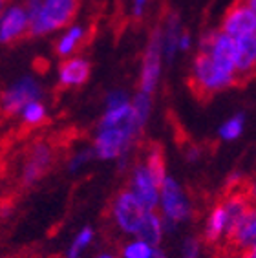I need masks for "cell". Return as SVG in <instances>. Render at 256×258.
I'll return each instance as SVG.
<instances>
[{
	"label": "cell",
	"instance_id": "6da1fadb",
	"mask_svg": "<svg viewBox=\"0 0 256 258\" xmlns=\"http://www.w3.org/2000/svg\"><path fill=\"white\" fill-rule=\"evenodd\" d=\"M138 128H141V124L134 106L126 104L117 110H108L99 123L95 152L103 159L117 158L132 141Z\"/></svg>",
	"mask_w": 256,
	"mask_h": 258
},
{
	"label": "cell",
	"instance_id": "7a4b0ae2",
	"mask_svg": "<svg viewBox=\"0 0 256 258\" xmlns=\"http://www.w3.org/2000/svg\"><path fill=\"white\" fill-rule=\"evenodd\" d=\"M234 83H236V77L220 72L207 51L198 53L194 66H192V75L188 79V85L198 99H207L212 94H216Z\"/></svg>",
	"mask_w": 256,
	"mask_h": 258
},
{
	"label": "cell",
	"instance_id": "3957f363",
	"mask_svg": "<svg viewBox=\"0 0 256 258\" xmlns=\"http://www.w3.org/2000/svg\"><path fill=\"white\" fill-rule=\"evenodd\" d=\"M81 0H44L42 10L30 20V35H42L64 28L74 20Z\"/></svg>",
	"mask_w": 256,
	"mask_h": 258
},
{
	"label": "cell",
	"instance_id": "277c9868",
	"mask_svg": "<svg viewBox=\"0 0 256 258\" xmlns=\"http://www.w3.org/2000/svg\"><path fill=\"white\" fill-rule=\"evenodd\" d=\"M147 209L132 190H121L112 202V218L121 231L128 234H138L143 224Z\"/></svg>",
	"mask_w": 256,
	"mask_h": 258
},
{
	"label": "cell",
	"instance_id": "5b68a950",
	"mask_svg": "<svg viewBox=\"0 0 256 258\" xmlns=\"http://www.w3.org/2000/svg\"><path fill=\"white\" fill-rule=\"evenodd\" d=\"M202 51H207L212 57V62L220 72L236 77V42L231 35L220 31H212L203 39ZM238 83V77H236Z\"/></svg>",
	"mask_w": 256,
	"mask_h": 258
},
{
	"label": "cell",
	"instance_id": "8992f818",
	"mask_svg": "<svg viewBox=\"0 0 256 258\" xmlns=\"http://www.w3.org/2000/svg\"><path fill=\"white\" fill-rule=\"evenodd\" d=\"M55 159H57V145L42 143V141L31 145L28 154H26L22 170H20L22 185H31L39 178H42L51 169Z\"/></svg>",
	"mask_w": 256,
	"mask_h": 258
},
{
	"label": "cell",
	"instance_id": "52a82bcc",
	"mask_svg": "<svg viewBox=\"0 0 256 258\" xmlns=\"http://www.w3.org/2000/svg\"><path fill=\"white\" fill-rule=\"evenodd\" d=\"M40 97V88L37 86V83L31 79H22L19 81L13 88H10L4 94V103H2V112L4 117H15L17 114H20V110H24L26 104H30L31 101H39Z\"/></svg>",
	"mask_w": 256,
	"mask_h": 258
},
{
	"label": "cell",
	"instance_id": "ba28073f",
	"mask_svg": "<svg viewBox=\"0 0 256 258\" xmlns=\"http://www.w3.org/2000/svg\"><path fill=\"white\" fill-rule=\"evenodd\" d=\"M222 31L236 39L240 35L252 33L256 31V13L241 0H236L234 4L227 10L222 22Z\"/></svg>",
	"mask_w": 256,
	"mask_h": 258
},
{
	"label": "cell",
	"instance_id": "9c48e42d",
	"mask_svg": "<svg viewBox=\"0 0 256 258\" xmlns=\"http://www.w3.org/2000/svg\"><path fill=\"white\" fill-rule=\"evenodd\" d=\"M132 192L138 196V200L143 204V207L147 211H152L158 205L159 198V185L154 181L152 174L148 172L147 165L138 163L132 174Z\"/></svg>",
	"mask_w": 256,
	"mask_h": 258
},
{
	"label": "cell",
	"instance_id": "30bf717a",
	"mask_svg": "<svg viewBox=\"0 0 256 258\" xmlns=\"http://www.w3.org/2000/svg\"><path fill=\"white\" fill-rule=\"evenodd\" d=\"M30 35V17L26 11L24 6H13L6 11L2 17V42L4 44H11L15 40L22 39L24 35Z\"/></svg>",
	"mask_w": 256,
	"mask_h": 258
},
{
	"label": "cell",
	"instance_id": "8fae6325",
	"mask_svg": "<svg viewBox=\"0 0 256 258\" xmlns=\"http://www.w3.org/2000/svg\"><path fill=\"white\" fill-rule=\"evenodd\" d=\"M161 204L163 213L170 222H179V220L187 218L188 204L185 202L181 190H179L174 179L167 178L165 183L161 185Z\"/></svg>",
	"mask_w": 256,
	"mask_h": 258
},
{
	"label": "cell",
	"instance_id": "7c38bea8",
	"mask_svg": "<svg viewBox=\"0 0 256 258\" xmlns=\"http://www.w3.org/2000/svg\"><path fill=\"white\" fill-rule=\"evenodd\" d=\"M159 30L154 31V35L150 37V44L147 48L143 60V72H141V79H139V86L141 92L150 94L156 88L159 75Z\"/></svg>",
	"mask_w": 256,
	"mask_h": 258
},
{
	"label": "cell",
	"instance_id": "4fadbf2b",
	"mask_svg": "<svg viewBox=\"0 0 256 258\" xmlns=\"http://www.w3.org/2000/svg\"><path fill=\"white\" fill-rule=\"evenodd\" d=\"M236 42V77L249 75L256 68V31L240 35Z\"/></svg>",
	"mask_w": 256,
	"mask_h": 258
},
{
	"label": "cell",
	"instance_id": "5bb4252c",
	"mask_svg": "<svg viewBox=\"0 0 256 258\" xmlns=\"http://www.w3.org/2000/svg\"><path fill=\"white\" fill-rule=\"evenodd\" d=\"M90 75V62L81 57H72L64 59L59 68V81L60 86L70 88V86H81Z\"/></svg>",
	"mask_w": 256,
	"mask_h": 258
},
{
	"label": "cell",
	"instance_id": "9a60e30c",
	"mask_svg": "<svg viewBox=\"0 0 256 258\" xmlns=\"http://www.w3.org/2000/svg\"><path fill=\"white\" fill-rule=\"evenodd\" d=\"M227 224H229V216H227V209L223 200H220L214 207L207 220V227H205V242L209 245H214L220 240H223L227 233Z\"/></svg>",
	"mask_w": 256,
	"mask_h": 258
},
{
	"label": "cell",
	"instance_id": "2e32d148",
	"mask_svg": "<svg viewBox=\"0 0 256 258\" xmlns=\"http://www.w3.org/2000/svg\"><path fill=\"white\" fill-rule=\"evenodd\" d=\"M143 163L147 165L148 172L152 174L154 181L159 185L165 183V156H163V149L159 143H148L147 145V152H145Z\"/></svg>",
	"mask_w": 256,
	"mask_h": 258
},
{
	"label": "cell",
	"instance_id": "e0dca14e",
	"mask_svg": "<svg viewBox=\"0 0 256 258\" xmlns=\"http://www.w3.org/2000/svg\"><path fill=\"white\" fill-rule=\"evenodd\" d=\"M138 236L139 240H143V242L150 243V245H158L159 240H161V220L156 213L152 211H147L145 214V220L141 227L138 231Z\"/></svg>",
	"mask_w": 256,
	"mask_h": 258
},
{
	"label": "cell",
	"instance_id": "ac0fdd59",
	"mask_svg": "<svg viewBox=\"0 0 256 258\" xmlns=\"http://www.w3.org/2000/svg\"><path fill=\"white\" fill-rule=\"evenodd\" d=\"M83 39H84V28L74 26V28H70V30L60 37L57 46H55V50H57V53H59L60 57H68V55H72L79 48Z\"/></svg>",
	"mask_w": 256,
	"mask_h": 258
},
{
	"label": "cell",
	"instance_id": "d6986e66",
	"mask_svg": "<svg viewBox=\"0 0 256 258\" xmlns=\"http://www.w3.org/2000/svg\"><path fill=\"white\" fill-rule=\"evenodd\" d=\"M22 121H24V128H37L40 123L46 121V110L39 101H31L26 104L22 110Z\"/></svg>",
	"mask_w": 256,
	"mask_h": 258
},
{
	"label": "cell",
	"instance_id": "ffe728a7",
	"mask_svg": "<svg viewBox=\"0 0 256 258\" xmlns=\"http://www.w3.org/2000/svg\"><path fill=\"white\" fill-rule=\"evenodd\" d=\"M152 253H154V247L150 245V243L143 242V240L128 243L126 247L123 249L124 258H150Z\"/></svg>",
	"mask_w": 256,
	"mask_h": 258
},
{
	"label": "cell",
	"instance_id": "44dd1931",
	"mask_svg": "<svg viewBox=\"0 0 256 258\" xmlns=\"http://www.w3.org/2000/svg\"><path fill=\"white\" fill-rule=\"evenodd\" d=\"M241 128H243V117L236 115L232 117L231 121H227L222 126V138L223 139H234L241 134Z\"/></svg>",
	"mask_w": 256,
	"mask_h": 258
},
{
	"label": "cell",
	"instance_id": "7402d4cb",
	"mask_svg": "<svg viewBox=\"0 0 256 258\" xmlns=\"http://www.w3.org/2000/svg\"><path fill=\"white\" fill-rule=\"evenodd\" d=\"M90 240H92V229H83L79 233V236L75 238L74 245H72V249H70V253H68V258H79L81 251H83L86 245L90 243Z\"/></svg>",
	"mask_w": 256,
	"mask_h": 258
},
{
	"label": "cell",
	"instance_id": "603a6c76",
	"mask_svg": "<svg viewBox=\"0 0 256 258\" xmlns=\"http://www.w3.org/2000/svg\"><path fill=\"white\" fill-rule=\"evenodd\" d=\"M134 110H136V115H138L139 124H143L145 119H147V115H148V110H150V103H148V97H147L145 92H141V94L136 97V101H134Z\"/></svg>",
	"mask_w": 256,
	"mask_h": 258
},
{
	"label": "cell",
	"instance_id": "cb8c5ba5",
	"mask_svg": "<svg viewBox=\"0 0 256 258\" xmlns=\"http://www.w3.org/2000/svg\"><path fill=\"white\" fill-rule=\"evenodd\" d=\"M126 95L121 94V92H115L108 97V110H117L121 106H126Z\"/></svg>",
	"mask_w": 256,
	"mask_h": 258
},
{
	"label": "cell",
	"instance_id": "d4e9b609",
	"mask_svg": "<svg viewBox=\"0 0 256 258\" xmlns=\"http://www.w3.org/2000/svg\"><path fill=\"white\" fill-rule=\"evenodd\" d=\"M183 258H198V242L196 240H188L187 242Z\"/></svg>",
	"mask_w": 256,
	"mask_h": 258
},
{
	"label": "cell",
	"instance_id": "484cf974",
	"mask_svg": "<svg viewBox=\"0 0 256 258\" xmlns=\"http://www.w3.org/2000/svg\"><path fill=\"white\" fill-rule=\"evenodd\" d=\"M247 192H249V198L252 200V204H256V179H249V183H247Z\"/></svg>",
	"mask_w": 256,
	"mask_h": 258
},
{
	"label": "cell",
	"instance_id": "4316f807",
	"mask_svg": "<svg viewBox=\"0 0 256 258\" xmlns=\"http://www.w3.org/2000/svg\"><path fill=\"white\" fill-rule=\"evenodd\" d=\"M179 48H183V50L188 48V35H183L181 39H179Z\"/></svg>",
	"mask_w": 256,
	"mask_h": 258
},
{
	"label": "cell",
	"instance_id": "83f0119b",
	"mask_svg": "<svg viewBox=\"0 0 256 258\" xmlns=\"http://www.w3.org/2000/svg\"><path fill=\"white\" fill-rule=\"evenodd\" d=\"M147 0H136V15H141V10H143V4Z\"/></svg>",
	"mask_w": 256,
	"mask_h": 258
},
{
	"label": "cell",
	"instance_id": "f1b7e54d",
	"mask_svg": "<svg viewBox=\"0 0 256 258\" xmlns=\"http://www.w3.org/2000/svg\"><path fill=\"white\" fill-rule=\"evenodd\" d=\"M241 2H245V4L249 6V8H251V10L256 13V0H241Z\"/></svg>",
	"mask_w": 256,
	"mask_h": 258
},
{
	"label": "cell",
	"instance_id": "f546056e",
	"mask_svg": "<svg viewBox=\"0 0 256 258\" xmlns=\"http://www.w3.org/2000/svg\"><path fill=\"white\" fill-rule=\"evenodd\" d=\"M150 258H165V256H163V253L159 251V249H154V253H152V256H150Z\"/></svg>",
	"mask_w": 256,
	"mask_h": 258
},
{
	"label": "cell",
	"instance_id": "4dcf8cb0",
	"mask_svg": "<svg viewBox=\"0 0 256 258\" xmlns=\"http://www.w3.org/2000/svg\"><path fill=\"white\" fill-rule=\"evenodd\" d=\"M251 258H256V247L251 249Z\"/></svg>",
	"mask_w": 256,
	"mask_h": 258
},
{
	"label": "cell",
	"instance_id": "1f68e13d",
	"mask_svg": "<svg viewBox=\"0 0 256 258\" xmlns=\"http://www.w3.org/2000/svg\"><path fill=\"white\" fill-rule=\"evenodd\" d=\"M97 258H113L112 254H101V256H97Z\"/></svg>",
	"mask_w": 256,
	"mask_h": 258
},
{
	"label": "cell",
	"instance_id": "d6a6232c",
	"mask_svg": "<svg viewBox=\"0 0 256 258\" xmlns=\"http://www.w3.org/2000/svg\"><path fill=\"white\" fill-rule=\"evenodd\" d=\"M2 2H4V4H6V2H10V0H2Z\"/></svg>",
	"mask_w": 256,
	"mask_h": 258
}]
</instances>
